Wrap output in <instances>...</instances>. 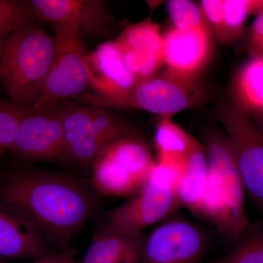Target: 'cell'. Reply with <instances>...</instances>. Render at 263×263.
<instances>
[{
	"label": "cell",
	"instance_id": "obj_7",
	"mask_svg": "<svg viewBox=\"0 0 263 263\" xmlns=\"http://www.w3.org/2000/svg\"><path fill=\"white\" fill-rule=\"evenodd\" d=\"M68 160L92 167L104 147L123 137L134 136L129 124L104 109L72 103H58Z\"/></svg>",
	"mask_w": 263,
	"mask_h": 263
},
{
	"label": "cell",
	"instance_id": "obj_3",
	"mask_svg": "<svg viewBox=\"0 0 263 263\" xmlns=\"http://www.w3.org/2000/svg\"><path fill=\"white\" fill-rule=\"evenodd\" d=\"M57 51V39L36 25L15 29L0 58V83L19 108H34L42 96Z\"/></svg>",
	"mask_w": 263,
	"mask_h": 263
},
{
	"label": "cell",
	"instance_id": "obj_16",
	"mask_svg": "<svg viewBox=\"0 0 263 263\" xmlns=\"http://www.w3.org/2000/svg\"><path fill=\"white\" fill-rule=\"evenodd\" d=\"M86 66L90 89L104 98L124 96L138 84L115 42L102 43L86 54Z\"/></svg>",
	"mask_w": 263,
	"mask_h": 263
},
{
	"label": "cell",
	"instance_id": "obj_11",
	"mask_svg": "<svg viewBox=\"0 0 263 263\" xmlns=\"http://www.w3.org/2000/svg\"><path fill=\"white\" fill-rule=\"evenodd\" d=\"M205 246L203 234L192 223L167 221L145 237L138 263H198Z\"/></svg>",
	"mask_w": 263,
	"mask_h": 263
},
{
	"label": "cell",
	"instance_id": "obj_25",
	"mask_svg": "<svg viewBox=\"0 0 263 263\" xmlns=\"http://www.w3.org/2000/svg\"><path fill=\"white\" fill-rule=\"evenodd\" d=\"M170 16L176 28L204 29L212 31L202 13L201 7L189 0L167 2Z\"/></svg>",
	"mask_w": 263,
	"mask_h": 263
},
{
	"label": "cell",
	"instance_id": "obj_21",
	"mask_svg": "<svg viewBox=\"0 0 263 263\" xmlns=\"http://www.w3.org/2000/svg\"><path fill=\"white\" fill-rule=\"evenodd\" d=\"M262 12L263 0H224V28L219 42L230 45L238 41L247 18Z\"/></svg>",
	"mask_w": 263,
	"mask_h": 263
},
{
	"label": "cell",
	"instance_id": "obj_14",
	"mask_svg": "<svg viewBox=\"0 0 263 263\" xmlns=\"http://www.w3.org/2000/svg\"><path fill=\"white\" fill-rule=\"evenodd\" d=\"M210 32L204 29H170L162 37L165 71L183 79L195 80L210 57Z\"/></svg>",
	"mask_w": 263,
	"mask_h": 263
},
{
	"label": "cell",
	"instance_id": "obj_24",
	"mask_svg": "<svg viewBox=\"0 0 263 263\" xmlns=\"http://www.w3.org/2000/svg\"><path fill=\"white\" fill-rule=\"evenodd\" d=\"M32 109L19 108L9 100L0 98V160L8 152L21 122Z\"/></svg>",
	"mask_w": 263,
	"mask_h": 263
},
{
	"label": "cell",
	"instance_id": "obj_19",
	"mask_svg": "<svg viewBox=\"0 0 263 263\" xmlns=\"http://www.w3.org/2000/svg\"><path fill=\"white\" fill-rule=\"evenodd\" d=\"M208 175L206 150L195 138L176 186L180 206L186 208L195 214L206 186Z\"/></svg>",
	"mask_w": 263,
	"mask_h": 263
},
{
	"label": "cell",
	"instance_id": "obj_10",
	"mask_svg": "<svg viewBox=\"0 0 263 263\" xmlns=\"http://www.w3.org/2000/svg\"><path fill=\"white\" fill-rule=\"evenodd\" d=\"M8 152L28 160H68L58 103L32 108L21 122Z\"/></svg>",
	"mask_w": 263,
	"mask_h": 263
},
{
	"label": "cell",
	"instance_id": "obj_26",
	"mask_svg": "<svg viewBox=\"0 0 263 263\" xmlns=\"http://www.w3.org/2000/svg\"><path fill=\"white\" fill-rule=\"evenodd\" d=\"M200 5L211 29L220 41L224 28V0H203Z\"/></svg>",
	"mask_w": 263,
	"mask_h": 263
},
{
	"label": "cell",
	"instance_id": "obj_13",
	"mask_svg": "<svg viewBox=\"0 0 263 263\" xmlns=\"http://www.w3.org/2000/svg\"><path fill=\"white\" fill-rule=\"evenodd\" d=\"M115 43L138 83L155 77L164 65L160 27L150 19L128 27Z\"/></svg>",
	"mask_w": 263,
	"mask_h": 263
},
{
	"label": "cell",
	"instance_id": "obj_18",
	"mask_svg": "<svg viewBox=\"0 0 263 263\" xmlns=\"http://www.w3.org/2000/svg\"><path fill=\"white\" fill-rule=\"evenodd\" d=\"M233 105L263 133V58L251 57L234 79Z\"/></svg>",
	"mask_w": 263,
	"mask_h": 263
},
{
	"label": "cell",
	"instance_id": "obj_29",
	"mask_svg": "<svg viewBox=\"0 0 263 263\" xmlns=\"http://www.w3.org/2000/svg\"><path fill=\"white\" fill-rule=\"evenodd\" d=\"M8 37H9V35H0V58H1L2 54H3V50H4Z\"/></svg>",
	"mask_w": 263,
	"mask_h": 263
},
{
	"label": "cell",
	"instance_id": "obj_2",
	"mask_svg": "<svg viewBox=\"0 0 263 263\" xmlns=\"http://www.w3.org/2000/svg\"><path fill=\"white\" fill-rule=\"evenodd\" d=\"M205 148L209 175L195 214L210 221L228 242H236L251 224L234 152L226 133L216 130L208 133Z\"/></svg>",
	"mask_w": 263,
	"mask_h": 263
},
{
	"label": "cell",
	"instance_id": "obj_12",
	"mask_svg": "<svg viewBox=\"0 0 263 263\" xmlns=\"http://www.w3.org/2000/svg\"><path fill=\"white\" fill-rule=\"evenodd\" d=\"M38 20L79 31L82 35L105 36L113 17L102 0H27Z\"/></svg>",
	"mask_w": 263,
	"mask_h": 263
},
{
	"label": "cell",
	"instance_id": "obj_27",
	"mask_svg": "<svg viewBox=\"0 0 263 263\" xmlns=\"http://www.w3.org/2000/svg\"><path fill=\"white\" fill-rule=\"evenodd\" d=\"M247 48L251 57L263 58V12L257 15L249 27Z\"/></svg>",
	"mask_w": 263,
	"mask_h": 263
},
{
	"label": "cell",
	"instance_id": "obj_5",
	"mask_svg": "<svg viewBox=\"0 0 263 263\" xmlns=\"http://www.w3.org/2000/svg\"><path fill=\"white\" fill-rule=\"evenodd\" d=\"M184 164L156 162L139 190L114 211L110 226L127 234H141L179 209L176 186Z\"/></svg>",
	"mask_w": 263,
	"mask_h": 263
},
{
	"label": "cell",
	"instance_id": "obj_8",
	"mask_svg": "<svg viewBox=\"0 0 263 263\" xmlns=\"http://www.w3.org/2000/svg\"><path fill=\"white\" fill-rule=\"evenodd\" d=\"M57 39L54 61L42 96L34 108L76 98L90 89L83 35L79 31L53 26Z\"/></svg>",
	"mask_w": 263,
	"mask_h": 263
},
{
	"label": "cell",
	"instance_id": "obj_15",
	"mask_svg": "<svg viewBox=\"0 0 263 263\" xmlns=\"http://www.w3.org/2000/svg\"><path fill=\"white\" fill-rule=\"evenodd\" d=\"M48 245L25 213L0 200V259H35L51 252Z\"/></svg>",
	"mask_w": 263,
	"mask_h": 263
},
{
	"label": "cell",
	"instance_id": "obj_6",
	"mask_svg": "<svg viewBox=\"0 0 263 263\" xmlns=\"http://www.w3.org/2000/svg\"><path fill=\"white\" fill-rule=\"evenodd\" d=\"M155 164L144 141L135 135L123 137L97 155L91 167V186L103 196H130L146 181Z\"/></svg>",
	"mask_w": 263,
	"mask_h": 263
},
{
	"label": "cell",
	"instance_id": "obj_20",
	"mask_svg": "<svg viewBox=\"0 0 263 263\" xmlns=\"http://www.w3.org/2000/svg\"><path fill=\"white\" fill-rule=\"evenodd\" d=\"M195 138L173 122L171 117L161 118L156 128L157 162L183 164Z\"/></svg>",
	"mask_w": 263,
	"mask_h": 263
},
{
	"label": "cell",
	"instance_id": "obj_31",
	"mask_svg": "<svg viewBox=\"0 0 263 263\" xmlns=\"http://www.w3.org/2000/svg\"><path fill=\"white\" fill-rule=\"evenodd\" d=\"M262 134H263V133H262Z\"/></svg>",
	"mask_w": 263,
	"mask_h": 263
},
{
	"label": "cell",
	"instance_id": "obj_17",
	"mask_svg": "<svg viewBox=\"0 0 263 263\" xmlns=\"http://www.w3.org/2000/svg\"><path fill=\"white\" fill-rule=\"evenodd\" d=\"M145 237L127 234L109 224L92 237L79 263H138Z\"/></svg>",
	"mask_w": 263,
	"mask_h": 263
},
{
	"label": "cell",
	"instance_id": "obj_9",
	"mask_svg": "<svg viewBox=\"0 0 263 263\" xmlns=\"http://www.w3.org/2000/svg\"><path fill=\"white\" fill-rule=\"evenodd\" d=\"M234 152L245 193L263 212V134L233 104L221 105L218 113Z\"/></svg>",
	"mask_w": 263,
	"mask_h": 263
},
{
	"label": "cell",
	"instance_id": "obj_1",
	"mask_svg": "<svg viewBox=\"0 0 263 263\" xmlns=\"http://www.w3.org/2000/svg\"><path fill=\"white\" fill-rule=\"evenodd\" d=\"M98 195L75 176L50 170L15 167L0 180V200L25 213L58 250L70 248L95 215Z\"/></svg>",
	"mask_w": 263,
	"mask_h": 263
},
{
	"label": "cell",
	"instance_id": "obj_22",
	"mask_svg": "<svg viewBox=\"0 0 263 263\" xmlns=\"http://www.w3.org/2000/svg\"><path fill=\"white\" fill-rule=\"evenodd\" d=\"M234 248L215 263H263V226H250Z\"/></svg>",
	"mask_w": 263,
	"mask_h": 263
},
{
	"label": "cell",
	"instance_id": "obj_23",
	"mask_svg": "<svg viewBox=\"0 0 263 263\" xmlns=\"http://www.w3.org/2000/svg\"><path fill=\"white\" fill-rule=\"evenodd\" d=\"M37 21L27 0H0V35L8 36L21 27L36 25Z\"/></svg>",
	"mask_w": 263,
	"mask_h": 263
},
{
	"label": "cell",
	"instance_id": "obj_4",
	"mask_svg": "<svg viewBox=\"0 0 263 263\" xmlns=\"http://www.w3.org/2000/svg\"><path fill=\"white\" fill-rule=\"evenodd\" d=\"M205 91L196 80L183 79L164 71L138 84L127 94L117 98L100 96L89 91L76 97L80 105L104 109L137 108L159 114L161 118L193 108L201 103Z\"/></svg>",
	"mask_w": 263,
	"mask_h": 263
},
{
	"label": "cell",
	"instance_id": "obj_28",
	"mask_svg": "<svg viewBox=\"0 0 263 263\" xmlns=\"http://www.w3.org/2000/svg\"><path fill=\"white\" fill-rule=\"evenodd\" d=\"M31 263H76L70 248L51 251L34 259Z\"/></svg>",
	"mask_w": 263,
	"mask_h": 263
},
{
	"label": "cell",
	"instance_id": "obj_30",
	"mask_svg": "<svg viewBox=\"0 0 263 263\" xmlns=\"http://www.w3.org/2000/svg\"><path fill=\"white\" fill-rule=\"evenodd\" d=\"M0 263H3V262H0Z\"/></svg>",
	"mask_w": 263,
	"mask_h": 263
}]
</instances>
